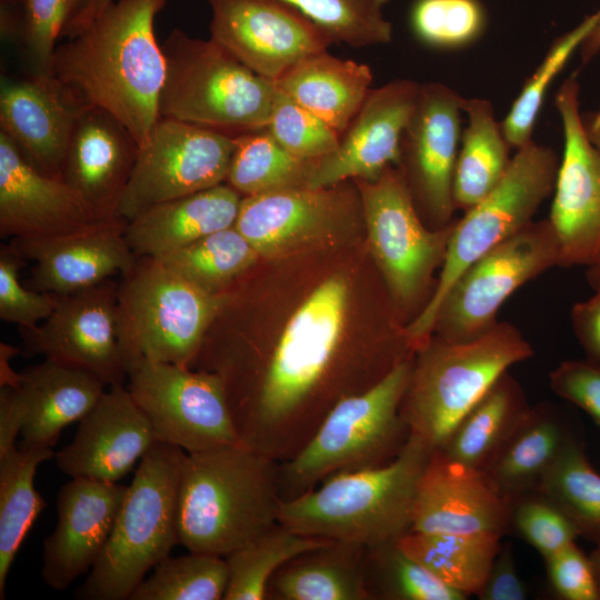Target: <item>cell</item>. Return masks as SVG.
<instances>
[{
	"label": "cell",
	"mask_w": 600,
	"mask_h": 600,
	"mask_svg": "<svg viewBox=\"0 0 600 600\" xmlns=\"http://www.w3.org/2000/svg\"><path fill=\"white\" fill-rule=\"evenodd\" d=\"M168 0H113L57 44L51 76L86 107L100 108L144 146L160 118L166 59L154 21Z\"/></svg>",
	"instance_id": "obj_1"
},
{
	"label": "cell",
	"mask_w": 600,
	"mask_h": 600,
	"mask_svg": "<svg viewBox=\"0 0 600 600\" xmlns=\"http://www.w3.org/2000/svg\"><path fill=\"white\" fill-rule=\"evenodd\" d=\"M280 462L243 446L187 453L179 544L227 557L279 522Z\"/></svg>",
	"instance_id": "obj_2"
},
{
	"label": "cell",
	"mask_w": 600,
	"mask_h": 600,
	"mask_svg": "<svg viewBox=\"0 0 600 600\" xmlns=\"http://www.w3.org/2000/svg\"><path fill=\"white\" fill-rule=\"evenodd\" d=\"M433 451L411 434L390 463L333 474L281 501L279 522L304 536L366 547L397 541L412 529L419 482Z\"/></svg>",
	"instance_id": "obj_3"
},
{
	"label": "cell",
	"mask_w": 600,
	"mask_h": 600,
	"mask_svg": "<svg viewBox=\"0 0 600 600\" xmlns=\"http://www.w3.org/2000/svg\"><path fill=\"white\" fill-rule=\"evenodd\" d=\"M533 353L523 334L506 321L466 342L432 334L414 352L400 404L410 433L432 450L441 449L499 377Z\"/></svg>",
	"instance_id": "obj_4"
},
{
	"label": "cell",
	"mask_w": 600,
	"mask_h": 600,
	"mask_svg": "<svg viewBox=\"0 0 600 600\" xmlns=\"http://www.w3.org/2000/svg\"><path fill=\"white\" fill-rule=\"evenodd\" d=\"M187 452L157 442L141 459L110 538L86 581L82 600H126L179 544V489Z\"/></svg>",
	"instance_id": "obj_5"
},
{
	"label": "cell",
	"mask_w": 600,
	"mask_h": 600,
	"mask_svg": "<svg viewBox=\"0 0 600 600\" xmlns=\"http://www.w3.org/2000/svg\"><path fill=\"white\" fill-rule=\"evenodd\" d=\"M413 356L371 388L341 399L307 444L280 462L282 501L314 489L333 474L378 468L400 454L411 436L400 404Z\"/></svg>",
	"instance_id": "obj_6"
},
{
	"label": "cell",
	"mask_w": 600,
	"mask_h": 600,
	"mask_svg": "<svg viewBox=\"0 0 600 600\" xmlns=\"http://www.w3.org/2000/svg\"><path fill=\"white\" fill-rule=\"evenodd\" d=\"M166 78L160 117L177 119L237 137L267 128L276 92L211 38L173 29L161 44Z\"/></svg>",
	"instance_id": "obj_7"
},
{
	"label": "cell",
	"mask_w": 600,
	"mask_h": 600,
	"mask_svg": "<svg viewBox=\"0 0 600 600\" xmlns=\"http://www.w3.org/2000/svg\"><path fill=\"white\" fill-rule=\"evenodd\" d=\"M121 277L117 337L127 373L143 361L192 368L223 292L194 286L154 257H139Z\"/></svg>",
	"instance_id": "obj_8"
},
{
	"label": "cell",
	"mask_w": 600,
	"mask_h": 600,
	"mask_svg": "<svg viewBox=\"0 0 600 600\" xmlns=\"http://www.w3.org/2000/svg\"><path fill=\"white\" fill-rule=\"evenodd\" d=\"M560 159L550 147L530 140L516 150L496 188L456 220L433 294L407 324L417 350L432 336L440 303L456 279L478 258L529 223L554 190Z\"/></svg>",
	"instance_id": "obj_9"
},
{
	"label": "cell",
	"mask_w": 600,
	"mask_h": 600,
	"mask_svg": "<svg viewBox=\"0 0 600 600\" xmlns=\"http://www.w3.org/2000/svg\"><path fill=\"white\" fill-rule=\"evenodd\" d=\"M371 253L391 298L413 320L430 301L454 221L430 229L421 219L396 166L373 180H356Z\"/></svg>",
	"instance_id": "obj_10"
},
{
	"label": "cell",
	"mask_w": 600,
	"mask_h": 600,
	"mask_svg": "<svg viewBox=\"0 0 600 600\" xmlns=\"http://www.w3.org/2000/svg\"><path fill=\"white\" fill-rule=\"evenodd\" d=\"M559 266V247L547 219L473 261L452 283L436 317L433 333L451 342L480 338L498 323L503 302L521 286Z\"/></svg>",
	"instance_id": "obj_11"
},
{
	"label": "cell",
	"mask_w": 600,
	"mask_h": 600,
	"mask_svg": "<svg viewBox=\"0 0 600 600\" xmlns=\"http://www.w3.org/2000/svg\"><path fill=\"white\" fill-rule=\"evenodd\" d=\"M128 377V390L149 419L158 442L187 453L242 446L223 384L214 373L143 361Z\"/></svg>",
	"instance_id": "obj_12"
},
{
	"label": "cell",
	"mask_w": 600,
	"mask_h": 600,
	"mask_svg": "<svg viewBox=\"0 0 600 600\" xmlns=\"http://www.w3.org/2000/svg\"><path fill=\"white\" fill-rule=\"evenodd\" d=\"M234 137L160 117L137 160L117 210L127 222L143 210L227 181Z\"/></svg>",
	"instance_id": "obj_13"
},
{
	"label": "cell",
	"mask_w": 600,
	"mask_h": 600,
	"mask_svg": "<svg viewBox=\"0 0 600 600\" xmlns=\"http://www.w3.org/2000/svg\"><path fill=\"white\" fill-rule=\"evenodd\" d=\"M463 100L443 83L421 84L401 140L396 167L430 229H441L454 221L453 176L462 134Z\"/></svg>",
	"instance_id": "obj_14"
},
{
	"label": "cell",
	"mask_w": 600,
	"mask_h": 600,
	"mask_svg": "<svg viewBox=\"0 0 600 600\" xmlns=\"http://www.w3.org/2000/svg\"><path fill=\"white\" fill-rule=\"evenodd\" d=\"M554 104L563 153L548 220L559 247V267L588 268L600 260V153L583 131L574 77L561 84Z\"/></svg>",
	"instance_id": "obj_15"
},
{
	"label": "cell",
	"mask_w": 600,
	"mask_h": 600,
	"mask_svg": "<svg viewBox=\"0 0 600 600\" xmlns=\"http://www.w3.org/2000/svg\"><path fill=\"white\" fill-rule=\"evenodd\" d=\"M207 2L210 38L271 82L333 43L321 27L286 0Z\"/></svg>",
	"instance_id": "obj_16"
},
{
	"label": "cell",
	"mask_w": 600,
	"mask_h": 600,
	"mask_svg": "<svg viewBox=\"0 0 600 600\" xmlns=\"http://www.w3.org/2000/svg\"><path fill=\"white\" fill-rule=\"evenodd\" d=\"M119 282H103L59 296L52 313L32 329L20 328L24 352L82 369L106 386L128 376L117 337Z\"/></svg>",
	"instance_id": "obj_17"
},
{
	"label": "cell",
	"mask_w": 600,
	"mask_h": 600,
	"mask_svg": "<svg viewBox=\"0 0 600 600\" xmlns=\"http://www.w3.org/2000/svg\"><path fill=\"white\" fill-rule=\"evenodd\" d=\"M421 84L398 79L371 89L341 134L336 151L316 161L307 187L327 188L349 179L373 180L397 166L406 128Z\"/></svg>",
	"instance_id": "obj_18"
},
{
	"label": "cell",
	"mask_w": 600,
	"mask_h": 600,
	"mask_svg": "<svg viewBox=\"0 0 600 600\" xmlns=\"http://www.w3.org/2000/svg\"><path fill=\"white\" fill-rule=\"evenodd\" d=\"M344 182L244 196L234 227L260 258L288 251L353 219L362 208L360 192Z\"/></svg>",
	"instance_id": "obj_19"
},
{
	"label": "cell",
	"mask_w": 600,
	"mask_h": 600,
	"mask_svg": "<svg viewBox=\"0 0 600 600\" xmlns=\"http://www.w3.org/2000/svg\"><path fill=\"white\" fill-rule=\"evenodd\" d=\"M157 442L149 419L128 388L113 384L79 421L74 438L54 459L71 478L117 482Z\"/></svg>",
	"instance_id": "obj_20"
},
{
	"label": "cell",
	"mask_w": 600,
	"mask_h": 600,
	"mask_svg": "<svg viewBox=\"0 0 600 600\" xmlns=\"http://www.w3.org/2000/svg\"><path fill=\"white\" fill-rule=\"evenodd\" d=\"M128 486L71 478L57 497V524L43 541L41 577L54 590L67 589L92 569L103 551Z\"/></svg>",
	"instance_id": "obj_21"
},
{
	"label": "cell",
	"mask_w": 600,
	"mask_h": 600,
	"mask_svg": "<svg viewBox=\"0 0 600 600\" xmlns=\"http://www.w3.org/2000/svg\"><path fill=\"white\" fill-rule=\"evenodd\" d=\"M511 500L480 470L434 450L419 482L413 531L453 534L510 533Z\"/></svg>",
	"instance_id": "obj_22"
},
{
	"label": "cell",
	"mask_w": 600,
	"mask_h": 600,
	"mask_svg": "<svg viewBox=\"0 0 600 600\" xmlns=\"http://www.w3.org/2000/svg\"><path fill=\"white\" fill-rule=\"evenodd\" d=\"M97 221L62 179L32 166L0 131V234L49 239L80 232Z\"/></svg>",
	"instance_id": "obj_23"
},
{
	"label": "cell",
	"mask_w": 600,
	"mask_h": 600,
	"mask_svg": "<svg viewBox=\"0 0 600 600\" xmlns=\"http://www.w3.org/2000/svg\"><path fill=\"white\" fill-rule=\"evenodd\" d=\"M126 226L117 218L67 236L13 239L21 257L36 262L27 287L66 296L130 272L139 257L124 238Z\"/></svg>",
	"instance_id": "obj_24"
},
{
	"label": "cell",
	"mask_w": 600,
	"mask_h": 600,
	"mask_svg": "<svg viewBox=\"0 0 600 600\" xmlns=\"http://www.w3.org/2000/svg\"><path fill=\"white\" fill-rule=\"evenodd\" d=\"M87 108L52 76L6 81L0 131L39 171L61 179L74 127Z\"/></svg>",
	"instance_id": "obj_25"
},
{
	"label": "cell",
	"mask_w": 600,
	"mask_h": 600,
	"mask_svg": "<svg viewBox=\"0 0 600 600\" xmlns=\"http://www.w3.org/2000/svg\"><path fill=\"white\" fill-rule=\"evenodd\" d=\"M138 151V142L113 116L87 108L74 127L61 179L97 221L117 219Z\"/></svg>",
	"instance_id": "obj_26"
},
{
	"label": "cell",
	"mask_w": 600,
	"mask_h": 600,
	"mask_svg": "<svg viewBox=\"0 0 600 600\" xmlns=\"http://www.w3.org/2000/svg\"><path fill=\"white\" fill-rule=\"evenodd\" d=\"M241 200L228 183L168 200L129 220L124 238L137 257L160 258L233 227Z\"/></svg>",
	"instance_id": "obj_27"
},
{
	"label": "cell",
	"mask_w": 600,
	"mask_h": 600,
	"mask_svg": "<svg viewBox=\"0 0 600 600\" xmlns=\"http://www.w3.org/2000/svg\"><path fill=\"white\" fill-rule=\"evenodd\" d=\"M104 387L88 371L46 358L27 368L16 387L26 409L21 446L52 448L67 426L94 407Z\"/></svg>",
	"instance_id": "obj_28"
},
{
	"label": "cell",
	"mask_w": 600,
	"mask_h": 600,
	"mask_svg": "<svg viewBox=\"0 0 600 600\" xmlns=\"http://www.w3.org/2000/svg\"><path fill=\"white\" fill-rule=\"evenodd\" d=\"M372 79L369 66L322 51L296 63L273 84L341 136L371 90Z\"/></svg>",
	"instance_id": "obj_29"
},
{
	"label": "cell",
	"mask_w": 600,
	"mask_h": 600,
	"mask_svg": "<svg viewBox=\"0 0 600 600\" xmlns=\"http://www.w3.org/2000/svg\"><path fill=\"white\" fill-rule=\"evenodd\" d=\"M366 546L330 541L283 563L270 578L266 600H370Z\"/></svg>",
	"instance_id": "obj_30"
},
{
	"label": "cell",
	"mask_w": 600,
	"mask_h": 600,
	"mask_svg": "<svg viewBox=\"0 0 600 600\" xmlns=\"http://www.w3.org/2000/svg\"><path fill=\"white\" fill-rule=\"evenodd\" d=\"M577 437L568 420L551 406L531 407L484 473L502 496L512 500L536 490Z\"/></svg>",
	"instance_id": "obj_31"
},
{
	"label": "cell",
	"mask_w": 600,
	"mask_h": 600,
	"mask_svg": "<svg viewBox=\"0 0 600 600\" xmlns=\"http://www.w3.org/2000/svg\"><path fill=\"white\" fill-rule=\"evenodd\" d=\"M530 409L521 384L506 371L439 450L450 460L484 472Z\"/></svg>",
	"instance_id": "obj_32"
},
{
	"label": "cell",
	"mask_w": 600,
	"mask_h": 600,
	"mask_svg": "<svg viewBox=\"0 0 600 600\" xmlns=\"http://www.w3.org/2000/svg\"><path fill=\"white\" fill-rule=\"evenodd\" d=\"M463 112L468 124L461 134L454 168L453 199L456 208L467 212L496 188L512 157L489 100L464 98Z\"/></svg>",
	"instance_id": "obj_33"
},
{
	"label": "cell",
	"mask_w": 600,
	"mask_h": 600,
	"mask_svg": "<svg viewBox=\"0 0 600 600\" xmlns=\"http://www.w3.org/2000/svg\"><path fill=\"white\" fill-rule=\"evenodd\" d=\"M501 538L411 530L398 543L438 580L469 597L481 591L501 548Z\"/></svg>",
	"instance_id": "obj_34"
},
{
	"label": "cell",
	"mask_w": 600,
	"mask_h": 600,
	"mask_svg": "<svg viewBox=\"0 0 600 600\" xmlns=\"http://www.w3.org/2000/svg\"><path fill=\"white\" fill-rule=\"evenodd\" d=\"M54 457L52 448L20 446L0 457V599L8 572L26 536L47 503L36 490L38 467Z\"/></svg>",
	"instance_id": "obj_35"
},
{
	"label": "cell",
	"mask_w": 600,
	"mask_h": 600,
	"mask_svg": "<svg viewBox=\"0 0 600 600\" xmlns=\"http://www.w3.org/2000/svg\"><path fill=\"white\" fill-rule=\"evenodd\" d=\"M314 163L284 150L267 129L248 132L234 137L227 182L243 197L307 187Z\"/></svg>",
	"instance_id": "obj_36"
},
{
	"label": "cell",
	"mask_w": 600,
	"mask_h": 600,
	"mask_svg": "<svg viewBox=\"0 0 600 600\" xmlns=\"http://www.w3.org/2000/svg\"><path fill=\"white\" fill-rule=\"evenodd\" d=\"M329 539L298 533L278 522L226 558L228 584L224 600H266L272 574L288 560Z\"/></svg>",
	"instance_id": "obj_37"
},
{
	"label": "cell",
	"mask_w": 600,
	"mask_h": 600,
	"mask_svg": "<svg viewBox=\"0 0 600 600\" xmlns=\"http://www.w3.org/2000/svg\"><path fill=\"white\" fill-rule=\"evenodd\" d=\"M159 259L194 286L219 294L243 277L260 256L233 226Z\"/></svg>",
	"instance_id": "obj_38"
},
{
	"label": "cell",
	"mask_w": 600,
	"mask_h": 600,
	"mask_svg": "<svg viewBox=\"0 0 600 600\" xmlns=\"http://www.w3.org/2000/svg\"><path fill=\"white\" fill-rule=\"evenodd\" d=\"M536 490L568 516L579 537L600 547V473L591 466L579 437L567 446Z\"/></svg>",
	"instance_id": "obj_39"
},
{
	"label": "cell",
	"mask_w": 600,
	"mask_h": 600,
	"mask_svg": "<svg viewBox=\"0 0 600 600\" xmlns=\"http://www.w3.org/2000/svg\"><path fill=\"white\" fill-rule=\"evenodd\" d=\"M364 583L370 600H464L411 558L397 541L366 548Z\"/></svg>",
	"instance_id": "obj_40"
},
{
	"label": "cell",
	"mask_w": 600,
	"mask_h": 600,
	"mask_svg": "<svg viewBox=\"0 0 600 600\" xmlns=\"http://www.w3.org/2000/svg\"><path fill=\"white\" fill-rule=\"evenodd\" d=\"M599 21L600 9L584 17L574 28L552 42L501 122L503 134L511 148L517 150L532 140L534 124L550 86Z\"/></svg>",
	"instance_id": "obj_41"
},
{
	"label": "cell",
	"mask_w": 600,
	"mask_h": 600,
	"mask_svg": "<svg viewBox=\"0 0 600 600\" xmlns=\"http://www.w3.org/2000/svg\"><path fill=\"white\" fill-rule=\"evenodd\" d=\"M227 584L224 557L189 551L161 560L129 600H221Z\"/></svg>",
	"instance_id": "obj_42"
},
{
	"label": "cell",
	"mask_w": 600,
	"mask_h": 600,
	"mask_svg": "<svg viewBox=\"0 0 600 600\" xmlns=\"http://www.w3.org/2000/svg\"><path fill=\"white\" fill-rule=\"evenodd\" d=\"M321 27L336 43L364 48L391 42L384 17L391 0H286Z\"/></svg>",
	"instance_id": "obj_43"
},
{
	"label": "cell",
	"mask_w": 600,
	"mask_h": 600,
	"mask_svg": "<svg viewBox=\"0 0 600 600\" xmlns=\"http://www.w3.org/2000/svg\"><path fill=\"white\" fill-rule=\"evenodd\" d=\"M410 27L422 43L454 50L471 46L484 33L488 13L481 0H414Z\"/></svg>",
	"instance_id": "obj_44"
},
{
	"label": "cell",
	"mask_w": 600,
	"mask_h": 600,
	"mask_svg": "<svg viewBox=\"0 0 600 600\" xmlns=\"http://www.w3.org/2000/svg\"><path fill=\"white\" fill-rule=\"evenodd\" d=\"M87 0H23L16 10H1L24 46L31 74L51 76L58 39Z\"/></svg>",
	"instance_id": "obj_45"
},
{
	"label": "cell",
	"mask_w": 600,
	"mask_h": 600,
	"mask_svg": "<svg viewBox=\"0 0 600 600\" xmlns=\"http://www.w3.org/2000/svg\"><path fill=\"white\" fill-rule=\"evenodd\" d=\"M266 129L284 150L311 161L336 151L341 139L327 122L277 88Z\"/></svg>",
	"instance_id": "obj_46"
},
{
	"label": "cell",
	"mask_w": 600,
	"mask_h": 600,
	"mask_svg": "<svg viewBox=\"0 0 600 600\" xmlns=\"http://www.w3.org/2000/svg\"><path fill=\"white\" fill-rule=\"evenodd\" d=\"M510 530L543 559L576 542L578 530L547 496L532 490L511 500Z\"/></svg>",
	"instance_id": "obj_47"
},
{
	"label": "cell",
	"mask_w": 600,
	"mask_h": 600,
	"mask_svg": "<svg viewBox=\"0 0 600 600\" xmlns=\"http://www.w3.org/2000/svg\"><path fill=\"white\" fill-rule=\"evenodd\" d=\"M24 258L11 246L0 250V319L19 328L32 329L54 310L59 296L24 287L19 271Z\"/></svg>",
	"instance_id": "obj_48"
},
{
	"label": "cell",
	"mask_w": 600,
	"mask_h": 600,
	"mask_svg": "<svg viewBox=\"0 0 600 600\" xmlns=\"http://www.w3.org/2000/svg\"><path fill=\"white\" fill-rule=\"evenodd\" d=\"M549 586L562 600H600V582L590 556L576 542L544 558Z\"/></svg>",
	"instance_id": "obj_49"
},
{
	"label": "cell",
	"mask_w": 600,
	"mask_h": 600,
	"mask_svg": "<svg viewBox=\"0 0 600 600\" xmlns=\"http://www.w3.org/2000/svg\"><path fill=\"white\" fill-rule=\"evenodd\" d=\"M552 391L586 411L600 426V364L566 360L549 374Z\"/></svg>",
	"instance_id": "obj_50"
},
{
	"label": "cell",
	"mask_w": 600,
	"mask_h": 600,
	"mask_svg": "<svg viewBox=\"0 0 600 600\" xmlns=\"http://www.w3.org/2000/svg\"><path fill=\"white\" fill-rule=\"evenodd\" d=\"M528 591L520 578L510 544H501L487 580L477 596L481 600H524Z\"/></svg>",
	"instance_id": "obj_51"
},
{
	"label": "cell",
	"mask_w": 600,
	"mask_h": 600,
	"mask_svg": "<svg viewBox=\"0 0 600 600\" xmlns=\"http://www.w3.org/2000/svg\"><path fill=\"white\" fill-rule=\"evenodd\" d=\"M594 291L591 298L572 307L571 323L587 359L600 364V286Z\"/></svg>",
	"instance_id": "obj_52"
},
{
	"label": "cell",
	"mask_w": 600,
	"mask_h": 600,
	"mask_svg": "<svg viewBox=\"0 0 600 600\" xmlns=\"http://www.w3.org/2000/svg\"><path fill=\"white\" fill-rule=\"evenodd\" d=\"M26 423V409L16 387H0V457L16 448Z\"/></svg>",
	"instance_id": "obj_53"
},
{
	"label": "cell",
	"mask_w": 600,
	"mask_h": 600,
	"mask_svg": "<svg viewBox=\"0 0 600 600\" xmlns=\"http://www.w3.org/2000/svg\"><path fill=\"white\" fill-rule=\"evenodd\" d=\"M113 0H87L76 13L62 33V38H70L81 31L91 20Z\"/></svg>",
	"instance_id": "obj_54"
},
{
	"label": "cell",
	"mask_w": 600,
	"mask_h": 600,
	"mask_svg": "<svg viewBox=\"0 0 600 600\" xmlns=\"http://www.w3.org/2000/svg\"><path fill=\"white\" fill-rule=\"evenodd\" d=\"M581 121L586 137L600 153V108L596 111L581 113Z\"/></svg>",
	"instance_id": "obj_55"
},
{
	"label": "cell",
	"mask_w": 600,
	"mask_h": 600,
	"mask_svg": "<svg viewBox=\"0 0 600 600\" xmlns=\"http://www.w3.org/2000/svg\"><path fill=\"white\" fill-rule=\"evenodd\" d=\"M580 58L583 63L592 60L598 53H600V21L587 37V39L581 44Z\"/></svg>",
	"instance_id": "obj_56"
},
{
	"label": "cell",
	"mask_w": 600,
	"mask_h": 600,
	"mask_svg": "<svg viewBox=\"0 0 600 600\" xmlns=\"http://www.w3.org/2000/svg\"><path fill=\"white\" fill-rule=\"evenodd\" d=\"M586 278L593 289L600 286V260L587 268Z\"/></svg>",
	"instance_id": "obj_57"
},
{
	"label": "cell",
	"mask_w": 600,
	"mask_h": 600,
	"mask_svg": "<svg viewBox=\"0 0 600 600\" xmlns=\"http://www.w3.org/2000/svg\"><path fill=\"white\" fill-rule=\"evenodd\" d=\"M589 556L600 582V547H596V549Z\"/></svg>",
	"instance_id": "obj_58"
},
{
	"label": "cell",
	"mask_w": 600,
	"mask_h": 600,
	"mask_svg": "<svg viewBox=\"0 0 600 600\" xmlns=\"http://www.w3.org/2000/svg\"><path fill=\"white\" fill-rule=\"evenodd\" d=\"M2 10H16L23 0H0Z\"/></svg>",
	"instance_id": "obj_59"
}]
</instances>
